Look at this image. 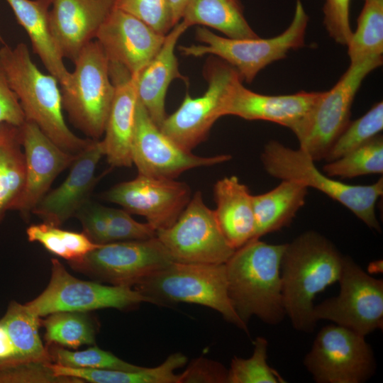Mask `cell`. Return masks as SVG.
<instances>
[{
  "mask_svg": "<svg viewBox=\"0 0 383 383\" xmlns=\"http://www.w3.org/2000/svg\"><path fill=\"white\" fill-rule=\"evenodd\" d=\"M47 345L77 349L95 344L97 323L85 312L61 311L41 319Z\"/></svg>",
  "mask_w": 383,
  "mask_h": 383,
  "instance_id": "4dcf8cb0",
  "label": "cell"
},
{
  "mask_svg": "<svg viewBox=\"0 0 383 383\" xmlns=\"http://www.w3.org/2000/svg\"><path fill=\"white\" fill-rule=\"evenodd\" d=\"M335 246L309 231L286 243L281 263L283 304L296 330L311 332L315 296L338 282L343 263Z\"/></svg>",
  "mask_w": 383,
  "mask_h": 383,
  "instance_id": "6da1fadb",
  "label": "cell"
},
{
  "mask_svg": "<svg viewBox=\"0 0 383 383\" xmlns=\"http://www.w3.org/2000/svg\"><path fill=\"white\" fill-rule=\"evenodd\" d=\"M25 122L26 117L19 100L0 67V123H7L21 127Z\"/></svg>",
  "mask_w": 383,
  "mask_h": 383,
  "instance_id": "ee69618b",
  "label": "cell"
},
{
  "mask_svg": "<svg viewBox=\"0 0 383 383\" xmlns=\"http://www.w3.org/2000/svg\"><path fill=\"white\" fill-rule=\"evenodd\" d=\"M133 287L155 305L184 302L209 307L220 313L227 321L248 333L247 324L240 318L230 300L225 263L173 262Z\"/></svg>",
  "mask_w": 383,
  "mask_h": 383,
  "instance_id": "277c9868",
  "label": "cell"
},
{
  "mask_svg": "<svg viewBox=\"0 0 383 383\" xmlns=\"http://www.w3.org/2000/svg\"><path fill=\"white\" fill-rule=\"evenodd\" d=\"M50 362L77 369L136 371L143 368L126 362L109 351L94 345L79 351H71L55 344L46 345Z\"/></svg>",
  "mask_w": 383,
  "mask_h": 383,
  "instance_id": "e575fe53",
  "label": "cell"
},
{
  "mask_svg": "<svg viewBox=\"0 0 383 383\" xmlns=\"http://www.w3.org/2000/svg\"><path fill=\"white\" fill-rule=\"evenodd\" d=\"M187 1V0H169L174 26L180 21Z\"/></svg>",
  "mask_w": 383,
  "mask_h": 383,
  "instance_id": "bcb514c9",
  "label": "cell"
},
{
  "mask_svg": "<svg viewBox=\"0 0 383 383\" xmlns=\"http://www.w3.org/2000/svg\"><path fill=\"white\" fill-rule=\"evenodd\" d=\"M20 129L26 179L23 192L11 210L26 216L48 192L56 177L70 167L77 154L60 148L33 122L26 121Z\"/></svg>",
  "mask_w": 383,
  "mask_h": 383,
  "instance_id": "d6986e66",
  "label": "cell"
},
{
  "mask_svg": "<svg viewBox=\"0 0 383 383\" xmlns=\"http://www.w3.org/2000/svg\"><path fill=\"white\" fill-rule=\"evenodd\" d=\"M156 238L173 262L186 264H224L235 252L218 224L214 211L205 204L199 191L177 221L156 231Z\"/></svg>",
  "mask_w": 383,
  "mask_h": 383,
  "instance_id": "30bf717a",
  "label": "cell"
},
{
  "mask_svg": "<svg viewBox=\"0 0 383 383\" xmlns=\"http://www.w3.org/2000/svg\"><path fill=\"white\" fill-rule=\"evenodd\" d=\"M172 262L156 236L101 244L82 258L69 262L72 269L98 282L130 287Z\"/></svg>",
  "mask_w": 383,
  "mask_h": 383,
  "instance_id": "9c48e42d",
  "label": "cell"
},
{
  "mask_svg": "<svg viewBox=\"0 0 383 383\" xmlns=\"http://www.w3.org/2000/svg\"><path fill=\"white\" fill-rule=\"evenodd\" d=\"M0 67L19 100L26 121L37 125L66 152L78 154L91 143L93 139L77 136L67 126L57 79L38 68L25 43H20L14 48L2 46Z\"/></svg>",
  "mask_w": 383,
  "mask_h": 383,
  "instance_id": "3957f363",
  "label": "cell"
},
{
  "mask_svg": "<svg viewBox=\"0 0 383 383\" xmlns=\"http://www.w3.org/2000/svg\"><path fill=\"white\" fill-rule=\"evenodd\" d=\"M181 21L188 28L210 27L232 38L259 37L246 21L239 0H187Z\"/></svg>",
  "mask_w": 383,
  "mask_h": 383,
  "instance_id": "4316f807",
  "label": "cell"
},
{
  "mask_svg": "<svg viewBox=\"0 0 383 383\" xmlns=\"http://www.w3.org/2000/svg\"><path fill=\"white\" fill-rule=\"evenodd\" d=\"M382 62V55L350 62L337 83L330 90L323 91L309 131L299 143V148L314 161L324 160L333 143L348 125L352 105L363 80Z\"/></svg>",
  "mask_w": 383,
  "mask_h": 383,
  "instance_id": "4fadbf2b",
  "label": "cell"
},
{
  "mask_svg": "<svg viewBox=\"0 0 383 383\" xmlns=\"http://www.w3.org/2000/svg\"><path fill=\"white\" fill-rule=\"evenodd\" d=\"M304 363L318 383H362L375 370L365 336L337 324L321 328Z\"/></svg>",
  "mask_w": 383,
  "mask_h": 383,
  "instance_id": "7c38bea8",
  "label": "cell"
},
{
  "mask_svg": "<svg viewBox=\"0 0 383 383\" xmlns=\"http://www.w3.org/2000/svg\"><path fill=\"white\" fill-rule=\"evenodd\" d=\"M114 7L135 16L162 35L174 26L169 0H115Z\"/></svg>",
  "mask_w": 383,
  "mask_h": 383,
  "instance_id": "f35d334b",
  "label": "cell"
},
{
  "mask_svg": "<svg viewBox=\"0 0 383 383\" xmlns=\"http://www.w3.org/2000/svg\"><path fill=\"white\" fill-rule=\"evenodd\" d=\"M180 375V383H227L228 370L219 362L199 357L194 360Z\"/></svg>",
  "mask_w": 383,
  "mask_h": 383,
  "instance_id": "7bdbcfd3",
  "label": "cell"
},
{
  "mask_svg": "<svg viewBox=\"0 0 383 383\" xmlns=\"http://www.w3.org/2000/svg\"><path fill=\"white\" fill-rule=\"evenodd\" d=\"M383 129V102L379 101L362 116L350 122L333 143L324 160L333 161L365 144Z\"/></svg>",
  "mask_w": 383,
  "mask_h": 383,
  "instance_id": "d590c367",
  "label": "cell"
},
{
  "mask_svg": "<svg viewBox=\"0 0 383 383\" xmlns=\"http://www.w3.org/2000/svg\"><path fill=\"white\" fill-rule=\"evenodd\" d=\"M254 350L248 359L234 357L228 370L227 383L286 382L267 361L268 342L263 337L253 341Z\"/></svg>",
  "mask_w": 383,
  "mask_h": 383,
  "instance_id": "8d00e7d4",
  "label": "cell"
},
{
  "mask_svg": "<svg viewBox=\"0 0 383 383\" xmlns=\"http://www.w3.org/2000/svg\"><path fill=\"white\" fill-rule=\"evenodd\" d=\"M238 79L231 88L222 116L233 115L245 120H262L290 129L300 143L306 136L323 92L299 91L293 94L265 95L245 88Z\"/></svg>",
  "mask_w": 383,
  "mask_h": 383,
  "instance_id": "2e32d148",
  "label": "cell"
},
{
  "mask_svg": "<svg viewBox=\"0 0 383 383\" xmlns=\"http://www.w3.org/2000/svg\"><path fill=\"white\" fill-rule=\"evenodd\" d=\"M350 0H325L323 24L329 36L337 43L348 45L353 31L350 24Z\"/></svg>",
  "mask_w": 383,
  "mask_h": 383,
  "instance_id": "60d3db41",
  "label": "cell"
},
{
  "mask_svg": "<svg viewBox=\"0 0 383 383\" xmlns=\"http://www.w3.org/2000/svg\"><path fill=\"white\" fill-rule=\"evenodd\" d=\"M103 156L101 140H92L77 155L64 182L48 192L32 213L43 223L58 227L75 216L89 202V195L99 179L95 174L96 167Z\"/></svg>",
  "mask_w": 383,
  "mask_h": 383,
  "instance_id": "ffe728a7",
  "label": "cell"
},
{
  "mask_svg": "<svg viewBox=\"0 0 383 383\" xmlns=\"http://www.w3.org/2000/svg\"><path fill=\"white\" fill-rule=\"evenodd\" d=\"M187 28L182 21L173 26L166 34L157 53L133 76L138 99L159 128L166 118L165 102L170 83L177 78L185 79L179 71L174 49L179 38Z\"/></svg>",
  "mask_w": 383,
  "mask_h": 383,
  "instance_id": "603a6c76",
  "label": "cell"
},
{
  "mask_svg": "<svg viewBox=\"0 0 383 383\" xmlns=\"http://www.w3.org/2000/svg\"><path fill=\"white\" fill-rule=\"evenodd\" d=\"M0 41H1V42L3 41L2 38L1 37V35H0Z\"/></svg>",
  "mask_w": 383,
  "mask_h": 383,
  "instance_id": "7dc6e473",
  "label": "cell"
},
{
  "mask_svg": "<svg viewBox=\"0 0 383 383\" xmlns=\"http://www.w3.org/2000/svg\"><path fill=\"white\" fill-rule=\"evenodd\" d=\"M152 300L133 287L105 285L70 274L57 259L51 260V276L44 291L26 303L38 316L61 311L88 312L113 308L126 310Z\"/></svg>",
  "mask_w": 383,
  "mask_h": 383,
  "instance_id": "ba28073f",
  "label": "cell"
},
{
  "mask_svg": "<svg viewBox=\"0 0 383 383\" xmlns=\"http://www.w3.org/2000/svg\"><path fill=\"white\" fill-rule=\"evenodd\" d=\"M69 84L61 88L62 108L70 121L90 139L104 135L115 88L109 60L99 43H89L74 60Z\"/></svg>",
  "mask_w": 383,
  "mask_h": 383,
  "instance_id": "52a82bcc",
  "label": "cell"
},
{
  "mask_svg": "<svg viewBox=\"0 0 383 383\" xmlns=\"http://www.w3.org/2000/svg\"><path fill=\"white\" fill-rule=\"evenodd\" d=\"M108 243L148 239L156 235V231L148 223L134 220L124 209L106 207Z\"/></svg>",
  "mask_w": 383,
  "mask_h": 383,
  "instance_id": "ab89813d",
  "label": "cell"
},
{
  "mask_svg": "<svg viewBox=\"0 0 383 383\" xmlns=\"http://www.w3.org/2000/svg\"><path fill=\"white\" fill-rule=\"evenodd\" d=\"M26 234L29 241L41 244L52 254L68 262L82 258L100 245L93 243L83 232L62 230L45 223L31 225Z\"/></svg>",
  "mask_w": 383,
  "mask_h": 383,
  "instance_id": "d6a6232c",
  "label": "cell"
},
{
  "mask_svg": "<svg viewBox=\"0 0 383 383\" xmlns=\"http://www.w3.org/2000/svg\"><path fill=\"white\" fill-rule=\"evenodd\" d=\"M83 233L96 244L108 243L106 206L87 202L75 215Z\"/></svg>",
  "mask_w": 383,
  "mask_h": 383,
  "instance_id": "b9f144b4",
  "label": "cell"
},
{
  "mask_svg": "<svg viewBox=\"0 0 383 383\" xmlns=\"http://www.w3.org/2000/svg\"><path fill=\"white\" fill-rule=\"evenodd\" d=\"M18 23L27 33L33 52L49 74L55 77L61 87L70 81L71 72L63 62L49 26L51 0H6Z\"/></svg>",
  "mask_w": 383,
  "mask_h": 383,
  "instance_id": "d4e9b609",
  "label": "cell"
},
{
  "mask_svg": "<svg viewBox=\"0 0 383 383\" xmlns=\"http://www.w3.org/2000/svg\"><path fill=\"white\" fill-rule=\"evenodd\" d=\"M50 362L13 358L0 361V383H82L55 374Z\"/></svg>",
  "mask_w": 383,
  "mask_h": 383,
  "instance_id": "74e56055",
  "label": "cell"
},
{
  "mask_svg": "<svg viewBox=\"0 0 383 383\" xmlns=\"http://www.w3.org/2000/svg\"><path fill=\"white\" fill-rule=\"evenodd\" d=\"M350 62L383 54V0H364L357 28L348 44Z\"/></svg>",
  "mask_w": 383,
  "mask_h": 383,
  "instance_id": "1f68e13d",
  "label": "cell"
},
{
  "mask_svg": "<svg viewBox=\"0 0 383 383\" xmlns=\"http://www.w3.org/2000/svg\"><path fill=\"white\" fill-rule=\"evenodd\" d=\"M26 162L20 127L0 123V222L21 194Z\"/></svg>",
  "mask_w": 383,
  "mask_h": 383,
  "instance_id": "f1b7e54d",
  "label": "cell"
},
{
  "mask_svg": "<svg viewBox=\"0 0 383 383\" xmlns=\"http://www.w3.org/2000/svg\"><path fill=\"white\" fill-rule=\"evenodd\" d=\"M0 321L13 344L16 359L50 362L39 333L41 318L26 304L11 301Z\"/></svg>",
  "mask_w": 383,
  "mask_h": 383,
  "instance_id": "f546056e",
  "label": "cell"
},
{
  "mask_svg": "<svg viewBox=\"0 0 383 383\" xmlns=\"http://www.w3.org/2000/svg\"><path fill=\"white\" fill-rule=\"evenodd\" d=\"M323 171L329 177L353 178L383 173V138L380 134L340 158L327 162Z\"/></svg>",
  "mask_w": 383,
  "mask_h": 383,
  "instance_id": "836d02e7",
  "label": "cell"
},
{
  "mask_svg": "<svg viewBox=\"0 0 383 383\" xmlns=\"http://www.w3.org/2000/svg\"><path fill=\"white\" fill-rule=\"evenodd\" d=\"M261 161L270 176L314 188L343 204L369 228L381 231L375 205L383 194L382 177L370 185L343 183L320 171L304 150H294L277 140H270L265 145Z\"/></svg>",
  "mask_w": 383,
  "mask_h": 383,
  "instance_id": "5b68a950",
  "label": "cell"
},
{
  "mask_svg": "<svg viewBox=\"0 0 383 383\" xmlns=\"http://www.w3.org/2000/svg\"><path fill=\"white\" fill-rule=\"evenodd\" d=\"M115 0H51L49 26L56 45L72 62L96 38Z\"/></svg>",
  "mask_w": 383,
  "mask_h": 383,
  "instance_id": "44dd1931",
  "label": "cell"
},
{
  "mask_svg": "<svg viewBox=\"0 0 383 383\" xmlns=\"http://www.w3.org/2000/svg\"><path fill=\"white\" fill-rule=\"evenodd\" d=\"M166 35L152 29L135 16L113 8L96 35L109 62L119 64L138 74L154 57Z\"/></svg>",
  "mask_w": 383,
  "mask_h": 383,
  "instance_id": "ac0fdd59",
  "label": "cell"
},
{
  "mask_svg": "<svg viewBox=\"0 0 383 383\" xmlns=\"http://www.w3.org/2000/svg\"><path fill=\"white\" fill-rule=\"evenodd\" d=\"M187 357L182 353H174L160 365L143 367L136 371L77 369L51 363L55 375L77 378L91 383H180V374L174 371L184 366Z\"/></svg>",
  "mask_w": 383,
  "mask_h": 383,
  "instance_id": "83f0119b",
  "label": "cell"
},
{
  "mask_svg": "<svg viewBox=\"0 0 383 383\" xmlns=\"http://www.w3.org/2000/svg\"><path fill=\"white\" fill-rule=\"evenodd\" d=\"M131 153L138 174L161 179H175L187 170L231 158L229 155L201 157L182 148L160 131L138 99Z\"/></svg>",
  "mask_w": 383,
  "mask_h": 383,
  "instance_id": "9a60e30c",
  "label": "cell"
},
{
  "mask_svg": "<svg viewBox=\"0 0 383 383\" xmlns=\"http://www.w3.org/2000/svg\"><path fill=\"white\" fill-rule=\"evenodd\" d=\"M309 22L301 0H296L292 23L281 34L270 38H232L221 37L204 26L196 28V39L203 45L179 46L187 56L214 55L238 72L242 80L251 83L263 68L286 57L291 50L304 46Z\"/></svg>",
  "mask_w": 383,
  "mask_h": 383,
  "instance_id": "8992f818",
  "label": "cell"
},
{
  "mask_svg": "<svg viewBox=\"0 0 383 383\" xmlns=\"http://www.w3.org/2000/svg\"><path fill=\"white\" fill-rule=\"evenodd\" d=\"M109 74L115 91L101 140L104 156L112 167H131L138 101L135 79L114 62H109Z\"/></svg>",
  "mask_w": 383,
  "mask_h": 383,
  "instance_id": "7402d4cb",
  "label": "cell"
},
{
  "mask_svg": "<svg viewBox=\"0 0 383 383\" xmlns=\"http://www.w3.org/2000/svg\"><path fill=\"white\" fill-rule=\"evenodd\" d=\"M206 77V91L196 98L187 93L179 107L166 116L160 126L165 135L190 152L206 138L213 123L222 117L224 101L240 78L235 69L225 62L210 66Z\"/></svg>",
  "mask_w": 383,
  "mask_h": 383,
  "instance_id": "5bb4252c",
  "label": "cell"
},
{
  "mask_svg": "<svg viewBox=\"0 0 383 383\" xmlns=\"http://www.w3.org/2000/svg\"><path fill=\"white\" fill-rule=\"evenodd\" d=\"M337 296L314 306L313 318L328 320L363 336L383 326V282L344 256Z\"/></svg>",
  "mask_w": 383,
  "mask_h": 383,
  "instance_id": "8fae6325",
  "label": "cell"
},
{
  "mask_svg": "<svg viewBox=\"0 0 383 383\" xmlns=\"http://www.w3.org/2000/svg\"><path fill=\"white\" fill-rule=\"evenodd\" d=\"M285 247L251 240L225 263L230 300L245 324L252 316L271 325L284 318L281 263Z\"/></svg>",
  "mask_w": 383,
  "mask_h": 383,
  "instance_id": "7a4b0ae2",
  "label": "cell"
},
{
  "mask_svg": "<svg viewBox=\"0 0 383 383\" xmlns=\"http://www.w3.org/2000/svg\"><path fill=\"white\" fill-rule=\"evenodd\" d=\"M252 194L235 176L225 177L213 187L214 213L225 238L235 250L253 240L255 220Z\"/></svg>",
  "mask_w": 383,
  "mask_h": 383,
  "instance_id": "cb8c5ba5",
  "label": "cell"
},
{
  "mask_svg": "<svg viewBox=\"0 0 383 383\" xmlns=\"http://www.w3.org/2000/svg\"><path fill=\"white\" fill-rule=\"evenodd\" d=\"M308 187L294 180L283 179L273 189L252 195L255 220L254 239L290 225L298 211L304 205Z\"/></svg>",
  "mask_w": 383,
  "mask_h": 383,
  "instance_id": "484cf974",
  "label": "cell"
},
{
  "mask_svg": "<svg viewBox=\"0 0 383 383\" xmlns=\"http://www.w3.org/2000/svg\"><path fill=\"white\" fill-rule=\"evenodd\" d=\"M191 198L190 187L185 182L141 174L116 184L104 194L106 200L145 217L155 231L170 227Z\"/></svg>",
  "mask_w": 383,
  "mask_h": 383,
  "instance_id": "e0dca14e",
  "label": "cell"
},
{
  "mask_svg": "<svg viewBox=\"0 0 383 383\" xmlns=\"http://www.w3.org/2000/svg\"><path fill=\"white\" fill-rule=\"evenodd\" d=\"M16 353L9 335L0 321V361L16 358Z\"/></svg>",
  "mask_w": 383,
  "mask_h": 383,
  "instance_id": "f6af8a7d",
  "label": "cell"
}]
</instances>
